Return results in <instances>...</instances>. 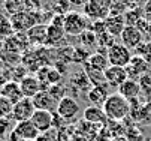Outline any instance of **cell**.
I'll return each instance as SVG.
<instances>
[{"label": "cell", "instance_id": "obj_18", "mask_svg": "<svg viewBox=\"0 0 151 141\" xmlns=\"http://www.w3.org/2000/svg\"><path fill=\"white\" fill-rule=\"evenodd\" d=\"M108 120L105 111L102 107H94V105H90L84 110V122L87 123H91V125H102Z\"/></svg>", "mask_w": 151, "mask_h": 141}, {"label": "cell", "instance_id": "obj_28", "mask_svg": "<svg viewBox=\"0 0 151 141\" xmlns=\"http://www.w3.org/2000/svg\"><path fill=\"white\" fill-rule=\"evenodd\" d=\"M141 93L145 95L147 102H151V74H145L142 78H139Z\"/></svg>", "mask_w": 151, "mask_h": 141}, {"label": "cell", "instance_id": "obj_8", "mask_svg": "<svg viewBox=\"0 0 151 141\" xmlns=\"http://www.w3.org/2000/svg\"><path fill=\"white\" fill-rule=\"evenodd\" d=\"M148 68H150V63H147L141 56L136 54V56L132 57L130 63L126 66V71H127L129 78L138 80L139 81V78H142L145 74H148Z\"/></svg>", "mask_w": 151, "mask_h": 141}, {"label": "cell", "instance_id": "obj_35", "mask_svg": "<svg viewBox=\"0 0 151 141\" xmlns=\"http://www.w3.org/2000/svg\"><path fill=\"white\" fill-rule=\"evenodd\" d=\"M60 81H61L60 71H57L55 68H48V71H47V84L55 86V84H60Z\"/></svg>", "mask_w": 151, "mask_h": 141}, {"label": "cell", "instance_id": "obj_11", "mask_svg": "<svg viewBox=\"0 0 151 141\" xmlns=\"http://www.w3.org/2000/svg\"><path fill=\"white\" fill-rule=\"evenodd\" d=\"M14 132L17 134V137L19 140H30V141H36L37 137L40 135V132L36 129V126L33 125L32 120H26V122L15 123Z\"/></svg>", "mask_w": 151, "mask_h": 141}, {"label": "cell", "instance_id": "obj_7", "mask_svg": "<svg viewBox=\"0 0 151 141\" xmlns=\"http://www.w3.org/2000/svg\"><path fill=\"white\" fill-rule=\"evenodd\" d=\"M55 113L63 120H72L79 113V104L76 102V99H73L72 96H68L66 95L63 99H60Z\"/></svg>", "mask_w": 151, "mask_h": 141}, {"label": "cell", "instance_id": "obj_39", "mask_svg": "<svg viewBox=\"0 0 151 141\" xmlns=\"http://www.w3.org/2000/svg\"><path fill=\"white\" fill-rule=\"evenodd\" d=\"M21 141H30V140H21Z\"/></svg>", "mask_w": 151, "mask_h": 141}, {"label": "cell", "instance_id": "obj_30", "mask_svg": "<svg viewBox=\"0 0 151 141\" xmlns=\"http://www.w3.org/2000/svg\"><path fill=\"white\" fill-rule=\"evenodd\" d=\"M12 110H14V104L9 99L0 96V119H9L12 117Z\"/></svg>", "mask_w": 151, "mask_h": 141}, {"label": "cell", "instance_id": "obj_20", "mask_svg": "<svg viewBox=\"0 0 151 141\" xmlns=\"http://www.w3.org/2000/svg\"><path fill=\"white\" fill-rule=\"evenodd\" d=\"M84 65H87L88 68L96 69V71H99V72H105L108 68L111 66L109 62H108L106 54H103V53H94V54H90L88 60H87V62H85Z\"/></svg>", "mask_w": 151, "mask_h": 141}, {"label": "cell", "instance_id": "obj_10", "mask_svg": "<svg viewBox=\"0 0 151 141\" xmlns=\"http://www.w3.org/2000/svg\"><path fill=\"white\" fill-rule=\"evenodd\" d=\"M32 101L36 110H47L51 113H55L57 105H58V102L52 98V95L48 90H40L35 98H32Z\"/></svg>", "mask_w": 151, "mask_h": 141}, {"label": "cell", "instance_id": "obj_15", "mask_svg": "<svg viewBox=\"0 0 151 141\" xmlns=\"http://www.w3.org/2000/svg\"><path fill=\"white\" fill-rule=\"evenodd\" d=\"M0 96L9 99L14 105H15L17 102H19V101L24 98L18 81H6V83L2 86V89H0Z\"/></svg>", "mask_w": 151, "mask_h": 141}, {"label": "cell", "instance_id": "obj_12", "mask_svg": "<svg viewBox=\"0 0 151 141\" xmlns=\"http://www.w3.org/2000/svg\"><path fill=\"white\" fill-rule=\"evenodd\" d=\"M105 80L108 86H114V87H120L126 80H129L127 71L126 68H120V66H109L105 71Z\"/></svg>", "mask_w": 151, "mask_h": 141}, {"label": "cell", "instance_id": "obj_6", "mask_svg": "<svg viewBox=\"0 0 151 141\" xmlns=\"http://www.w3.org/2000/svg\"><path fill=\"white\" fill-rule=\"evenodd\" d=\"M121 44L129 50H136L144 42V33L136 26H126L120 35Z\"/></svg>", "mask_w": 151, "mask_h": 141}, {"label": "cell", "instance_id": "obj_34", "mask_svg": "<svg viewBox=\"0 0 151 141\" xmlns=\"http://www.w3.org/2000/svg\"><path fill=\"white\" fill-rule=\"evenodd\" d=\"M12 33H14V29L11 24V20L0 14V36H9Z\"/></svg>", "mask_w": 151, "mask_h": 141}, {"label": "cell", "instance_id": "obj_19", "mask_svg": "<svg viewBox=\"0 0 151 141\" xmlns=\"http://www.w3.org/2000/svg\"><path fill=\"white\" fill-rule=\"evenodd\" d=\"M105 26H106V32H109L112 36H120L126 27L124 15H109L105 20Z\"/></svg>", "mask_w": 151, "mask_h": 141}, {"label": "cell", "instance_id": "obj_17", "mask_svg": "<svg viewBox=\"0 0 151 141\" xmlns=\"http://www.w3.org/2000/svg\"><path fill=\"white\" fill-rule=\"evenodd\" d=\"M130 117L133 122L151 125V102H142L136 108H130Z\"/></svg>", "mask_w": 151, "mask_h": 141}, {"label": "cell", "instance_id": "obj_25", "mask_svg": "<svg viewBox=\"0 0 151 141\" xmlns=\"http://www.w3.org/2000/svg\"><path fill=\"white\" fill-rule=\"evenodd\" d=\"M72 86H75L76 89L85 90L87 93H88V90L93 87V86H91V83L88 81V77L85 75V72H84V71L72 77Z\"/></svg>", "mask_w": 151, "mask_h": 141}, {"label": "cell", "instance_id": "obj_33", "mask_svg": "<svg viewBox=\"0 0 151 141\" xmlns=\"http://www.w3.org/2000/svg\"><path fill=\"white\" fill-rule=\"evenodd\" d=\"M12 122H14L12 117H9V119H0V137H2V138H5L6 135H9L14 131L15 125H12Z\"/></svg>", "mask_w": 151, "mask_h": 141}, {"label": "cell", "instance_id": "obj_38", "mask_svg": "<svg viewBox=\"0 0 151 141\" xmlns=\"http://www.w3.org/2000/svg\"><path fill=\"white\" fill-rule=\"evenodd\" d=\"M0 141H5V138H2V137H0Z\"/></svg>", "mask_w": 151, "mask_h": 141}, {"label": "cell", "instance_id": "obj_24", "mask_svg": "<svg viewBox=\"0 0 151 141\" xmlns=\"http://www.w3.org/2000/svg\"><path fill=\"white\" fill-rule=\"evenodd\" d=\"M3 8L12 17L18 12L26 11V0H3Z\"/></svg>", "mask_w": 151, "mask_h": 141}, {"label": "cell", "instance_id": "obj_9", "mask_svg": "<svg viewBox=\"0 0 151 141\" xmlns=\"http://www.w3.org/2000/svg\"><path fill=\"white\" fill-rule=\"evenodd\" d=\"M52 114L54 113L47 111V110H36L30 120L36 126V129L40 134H44V132H48L52 129Z\"/></svg>", "mask_w": 151, "mask_h": 141}, {"label": "cell", "instance_id": "obj_36", "mask_svg": "<svg viewBox=\"0 0 151 141\" xmlns=\"http://www.w3.org/2000/svg\"><path fill=\"white\" fill-rule=\"evenodd\" d=\"M57 135H58L57 131H55V129H51V131H48V132L40 134L36 141H57Z\"/></svg>", "mask_w": 151, "mask_h": 141}, {"label": "cell", "instance_id": "obj_23", "mask_svg": "<svg viewBox=\"0 0 151 141\" xmlns=\"http://www.w3.org/2000/svg\"><path fill=\"white\" fill-rule=\"evenodd\" d=\"M84 72H85V75L88 77V81L91 83V86L106 84L105 72H99V71H96V69H91V68H88L87 65H84Z\"/></svg>", "mask_w": 151, "mask_h": 141}, {"label": "cell", "instance_id": "obj_13", "mask_svg": "<svg viewBox=\"0 0 151 141\" xmlns=\"http://www.w3.org/2000/svg\"><path fill=\"white\" fill-rule=\"evenodd\" d=\"M109 95H111V92H109V86L108 84L93 86L87 93V99L94 107H103V104L106 102V99L109 98Z\"/></svg>", "mask_w": 151, "mask_h": 141}, {"label": "cell", "instance_id": "obj_21", "mask_svg": "<svg viewBox=\"0 0 151 141\" xmlns=\"http://www.w3.org/2000/svg\"><path fill=\"white\" fill-rule=\"evenodd\" d=\"M47 30H48V26L45 24H37L32 27L27 32L29 41L33 44H47Z\"/></svg>", "mask_w": 151, "mask_h": 141}, {"label": "cell", "instance_id": "obj_3", "mask_svg": "<svg viewBox=\"0 0 151 141\" xmlns=\"http://www.w3.org/2000/svg\"><path fill=\"white\" fill-rule=\"evenodd\" d=\"M114 0H88V3L84 6V15L88 20L97 21V20H106L109 17L111 6Z\"/></svg>", "mask_w": 151, "mask_h": 141}, {"label": "cell", "instance_id": "obj_1", "mask_svg": "<svg viewBox=\"0 0 151 141\" xmlns=\"http://www.w3.org/2000/svg\"><path fill=\"white\" fill-rule=\"evenodd\" d=\"M102 108L108 120H112V122L124 120L126 117L130 116V102L117 92L109 95V98L106 99V102L103 104Z\"/></svg>", "mask_w": 151, "mask_h": 141}, {"label": "cell", "instance_id": "obj_31", "mask_svg": "<svg viewBox=\"0 0 151 141\" xmlns=\"http://www.w3.org/2000/svg\"><path fill=\"white\" fill-rule=\"evenodd\" d=\"M90 54L87 51V48L84 47H73V53H72V62L75 63H85L88 60Z\"/></svg>", "mask_w": 151, "mask_h": 141}, {"label": "cell", "instance_id": "obj_16", "mask_svg": "<svg viewBox=\"0 0 151 141\" xmlns=\"http://www.w3.org/2000/svg\"><path fill=\"white\" fill-rule=\"evenodd\" d=\"M117 93H120V95H121L123 98H126L127 101H132V99L139 98V95H141L139 81H138V80H132V78L126 80V81L117 89Z\"/></svg>", "mask_w": 151, "mask_h": 141}, {"label": "cell", "instance_id": "obj_29", "mask_svg": "<svg viewBox=\"0 0 151 141\" xmlns=\"http://www.w3.org/2000/svg\"><path fill=\"white\" fill-rule=\"evenodd\" d=\"M97 44H99V48L108 51L112 45H115V41H114V36L109 32H105V33L97 36Z\"/></svg>", "mask_w": 151, "mask_h": 141}, {"label": "cell", "instance_id": "obj_14", "mask_svg": "<svg viewBox=\"0 0 151 141\" xmlns=\"http://www.w3.org/2000/svg\"><path fill=\"white\" fill-rule=\"evenodd\" d=\"M19 87H21V92H23V96L30 98V99L35 98L42 90V84L37 80V77H32V75H27V77H24L23 80H21Z\"/></svg>", "mask_w": 151, "mask_h": 141}, {"label": "cell", "instance_id": "obj_22", "mask_svg": "<svg viewBox=\"0 0 151 141\" xmlns=\"http://www.w3.org/2000/svg\"><path fill=\"white\" fill-rule=\"evenodd\" d=\"M64 35H66V32H64L63 26H55V24H50L48 26V30H47V44L48 45H57L63 41Z\"/></svg>", "mask_w": 151, "mask_h": 141}, {"label": "cell", "instance_id": "obj_32", "mask_svg": "<svg viewBox=\"0 0 151 141\" xmlns=\"http://www.w3.org/2000/svg\"><path fill=\"white\" fill-rule=\"evenodd\" d=\"M136 54L138 56H141L147 63H150L151 65V41H144L138 48H136Z\"/></svg>", "mask_w": 151, "mask_h": 141}, {"label": "cell", "instance_id": "obj_26", "mask_svg": "<svg viewBox=\"0 0 151 141\" xmlns=\"http://www.w3.org/2000/svg\"><path fill=\"white\" fill-rule=\"evenodd\" d=\"M70 2L69 0H54L51 8H52V12L54 15H66L70 12Z\"/></svg>", "mask_w": 151, "mask_h": 141}, {"label": "cell", "instance_id": "obj_2", "mask_svg": "<svg viewBox=\"0 0 151 141\" xmlns=\"http://www.w3.org/2000/svg\"><path fill=\"white\" fill-rule=\"evenodd\" d=\"M90 27V20L84 15V12L70 11L69 14L64 15L63 29L69 36H79Z\"/></svg>", "mask_w": 151, "mask_h": 141}, {"label": "cell", "instance_id": "obj_4", "mask_svg": "<svg viewBox=\"0 0 151 141\" xmlns=\"http://www.w3.org/2000/svg\"><path fill=\"white\" fill-rule=\"evenodd\" d=\"M108 62L111 66H120V68H126L132 60V53L127 47H124L123 44H115L112 45L106 53Z\"/></svg>", "mask_w": 151, "mask_h": 141}, {"label": "cell", "instance_id": "obj_27", "mask_svg": "<svg viewBox=\"0 0 151 141\" xmlns=\"http://www.w3.org/2000/svg\"><path fill=\"white\" fill-rule=\"evenodd\" d=\"M79 38V44L84 48H88V47H94L97 44V36L91 32V30H85L82 35L78 36Z\"/></svg>", "mask_w": 151, "mask_h": 141}, {"label": "cell", "instance_id": "obj_5", "mask_svg": "<svg viewBox=\"0 0 151 141\" xmlns=\"http://www.w3.org/2000/svg\"><path fill=\"white\" fill-rule=\"evenodd\" d=\"M36 108L33 105V101L30 98H23L14 105V110H12V119L14 122H26V120H30L32 116L35 114Z\"/></svg>", "mask_w": 151, "mask_h": 141}, {"label": "cell", "instance_id": "obj_37", "mask_svg": "<svg viewBox=\"0 0 151 141\" xmlns=\"http://www.w3.org/2000/svg\"><path fill=\"white\" fill-rule=\"evenodd\" d=\"M69 2H70V5H73V6H85V5H87L88 3V0H69Z\"/></svg>", "mask_w": 151, "mask_h": 141}]
</instances>
